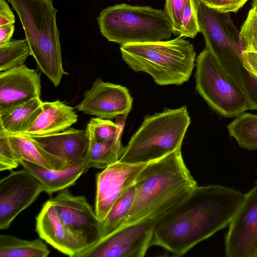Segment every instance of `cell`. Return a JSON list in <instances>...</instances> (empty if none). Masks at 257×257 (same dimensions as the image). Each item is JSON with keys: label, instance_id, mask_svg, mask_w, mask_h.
Listing matches in <instances>:
<instances>
[{"label": "cell", "instance_id": "obj_1", "mask_svg": "<svg viewBox=\"0 0 257 257\" xmlns=\"http://www.w3.org/2000/svg\"><path fill=\"white\" fill-rule=\"evenodd\" d=\"M244 195L219 185L197 186L182 202L158 219L152 246L182 256L229 225Z\"/></svg>", "mask_w": 257, "mask_h": 257}, {"label": "cell", "instance_id": "obj_2", "mask_svg": "<svg viewBox=\"0 0 257 257\" xmlns=\"http://www.w3.org/2000/svg\"><path fill=\"white\" fill-rule=\"evenodd\" d=\"M135 186L134 203L123 226L146 219L157 220L184 200L198 185L179 148L148 164Z\"/></svg>", "mask_w": 257, "mask_h": 257}, {"label": "cell", "instance_id": "obj_3", "mask_svg": "<svg viewBox=\"0 0 257 257\" xmlns=\"http://www.w3.org/2000/svg\"><path fill=\"white\" fill-rule=\"evenodd\" d=\"M16 12L38 69L57 87L63 75L60 32L52 0H8Z\"/></svg>", "mask_w": 257, "mask_h": 257}, {"label": "cell", "instance_id": "obj_4", "mask_svg": "<svg viewBox=\"0 0 257 257\" xmlns=\"http://www.w3.org/2000/svg\"><path fill=\"white\" fill-rule=\"evenodd\" d=\"M120 51L129 68L148 73L160 85H181L188 81L196 61L194 46L180 36L169 41L120 45Z\"/></svg>", "mask_w": 257, "mask_h": 257}, {"label": "cell", "instance_id": "obj_5", "mask_svg": "<svg viewBox=\"0 0 257 257\" xmlns=\"http://www.w3.org/2000/svg\"><path fill=\"white\" fill-rule=\"evenodd\" d=\"M190 122L186 106L167 108L145 117L123 148L118 161L128 164H147L165 157L181 148Z\"/></svg>", "mask_w": 257, "mask_h": 257}, {"label": "cell", "instance_id": "obj_6", "mask_svg": "<svg viewBox=\"0 0 257 257\" xmlns=\"http://www.w3.org/2000/svg\"><path fill=\"white\" fill-rule=\"evenodd\" d=\"M97 20L101 34L120 45L163 41L173 33L165 11L150 6L115 5L103 9Z\"/></svg>", "mask_w": 257, "mask_h": 257}, {"label": "cell", "instance_id": "obj_7", "mask_svg": "<svg viewBox=\"0 0 257 257\" xmlns=\"http://www.w3.org/2000/svg\"><path fill=\"white\" fill-rule=\"evenodd\" d=\"M196 89L208 104L225 117L236 116L248 109L244 91L228 75L208 49L196 60Z\"/></svg>", "mask_w": 257, "mask_h": 257}, {"label": "cell", "instance_id": "obj_8", "mask_svg": "<svg viewBox=\"0 0 257 257\" xmlns=\"http://www.w3.org/2000/svg\"><path fill=\"white\" fill-rule=\"evenodd\" d=\"M156 220L146 219L123 226L77 257H143L152 246Z\"/></svg>", "mask_w": 257, "mask_h": 257}, {"label": "cell", "instance_id": "obj_9", "mask_svg": "<svg viewBox=\"0 0 257 257\" xmlns=\"http://www.w3.org/2000/svg\"><path fill=\"white\" fill-rule=\"evenodd\" d=\"M50 200L61 221L76 237L83 250L101 239V222L84 196H74L66 188Z\"/></svg>", "mask_w": 257, "mask_h": 257}, {"label": "cell", "instance_id": "obj_10", "mask_svg": "<svg viewBox=\"0 0 257 257\" xmlns=\"http://www.w3.org/2000/svg\"><path fill=\"white\" fill-rule=\"evenodd\" d=\"M44 191L39 181L25 169L13 171L0 180V229L14 219Z\"/></svg>", "mask_w": 257, "mask_h": 257}, {"label": "cell", "instance_id": "obj_11", "mask_svg": "<svg viewBox=\"0 0 257 257\" xmlns=\"http://www.w3.org/2000/svg\"><path fill=\"white\" fill-rule=\"evenodd\" d=\"M225 246L228 257H257V184L244 195L229 224Z\"/></svg>", "mask_w": 257, "mask_h": 257}, {"label": "cell", "instance_id": "obj_12", "mask_svg": "<svg viewBox=\"0 0 257 257\" xmlns=\"http://www.w3.org/2000/svg\"><path fill=\"white\" fill-rule=\"evenodd\" d=\"M148 164H128L118 161L96 175L94 211L101 222L105 219L116 200L135 184Z\"/></svg>", "mask_w": 257, "mask_h": 257}, {"label": "cell", "instance_id": "obj_13", "mask_svg": "<svg viewBox=\"0 0 257 257\" xmlns=\"http://www.w3.org/2000/svg\"><path fill=\"white\" fill-rule=\"evenodd\" d=\"M133 101L125 87L97 78L91 88L84 92L83 98L76 108L87 115L109 119L120 114L127 115Z\"/></svg>", "mask_w": 257, "mask_h": 257}, {"label": "cell", "instance_id": "obj_14", "mask_svg": "<svg viewBox=\"0 0 257 257\" xmlns=\"http://www.w3.org/2000/svg\"><path fill=\"white\" fill-rule=\"evenodd\" d=\"M40 74L24 64L0 73V113L40 98Z\"/></svg>", "mask_w": 257, "mask_h": 257}, {"label": "cell", "instance_id": "obj_15", "mask_svg": "<svg viewBox=\"0 0 257 257\" xmlns=\"http://www.w3.org/2000/svg\"><path fill=\"white\" fill-rule=\"evenodd\" d=\"M28 136L47 153L70 166L84 159L89 146L86 130L69 128L49 135Z\"/></svg>", "mask_w": 257, "mask_h": 257}, {"label": "cell", "instance_id": "obj_16", "mask_svg": "<svg viewBox=\"0 0 257 257\" xmlns=\"http://www.w3.org/2000/svg\"><path fill=\"white\" fill-rule=\"evenodd\" d=\"M36 230L39 237L63 254L77 257L84 248L76 237L61 221L49 199L36 217Z\"/></svg>", "mask_w": 257, "mask_h": 257}, {"label": "cell", "instance_id": "obj_17", "mask_svg": "<svg viewBox=\"0 0 257 257\" xmlns=\"http://www.w3.org/2000/svg\"><path fill=\"white\" fill-rule=\"evenodd\" d=\"M78 120L74 108L59 100L43 101V110L24 134L43 136L57 133L70 127Z\"/></svg>", "mask_w": 257, "mask_h": 257}, {"label": "cell", "instance_id": "obj_18", "mask_svg": "<svg viewBox=\"0 0 257 257\" xmlns=\"http://www.w3.org/2000/svg\"><path fill=\"white\" fill-rule=\"evenodd\" d=\"M20 165L33 175L42 184L44 191L49 195L61 191L74 185L87 171L85 158L67 168L51 170L34 163L21 160Z\"/></svg>", "mask_w": 257, "mask_h": 257}, {"label": "cell", "instance_id": "obj_19", "mask_svg": "<svg viewBox=\"0 0 257 257\" xmlns=\"http://www.w3.org/2000/svg\"><path fill=\"white\" fill-rule=\"evenodd\" d=\"M127 115L120 114L115 117L117 132L115 137L111 140L97 142L86 130L89 139L85 157L87 170L91 168L103 169L118 161L124 148L121 145V139Z\"/></svg>", "mask_w": 257, "mask_h": 257}, {"label": "cell", "instance_id": "obj_20", "mask_svg": "<svg viewBox=\"0 0 257 257\" xmlns=\"http://www.w3.org/2000/svg\"><path fill=\"white\" fill-rule=\"evenodd\" d=\"M42 110L40 97L0 113V130L9 135L23 134L32 126Z\"/></svg>", "mask_w": 257, "mask_h": 257}, {"label": "cell", "instance_id": "obj_21", "mask_svg": "<svg viewBox=\"0 0 257 257\" xmlns=\"http://www.w3.org/2000/svg\"><path fill=\"white\" fill-rule=\"evenodd\" d=\"M12 147L20 162L28 161L44 168L51 170H60L71 166L47 153L26 134L9 135Z\"/></svg>", "mask_w": 257, "mask_h": 257}, {"label": "cell", "instance_id": "obj_22", "mask_svg": "<svg viewBox=\"0 0 257 257\" xmlns=\"http://www.w3.org/2000/svg\"><path fill=\"white\" fill-rule=\"evenodd\" d=\"M49 253L47 246L39 238L29 240L0 235L1 257H47Z\"/></svg>", "mask_w": 257, "mask_h": 257}, {"label": "cell", "instance_id": "obj_23", "mask_svg": "<svg viewBox=\"0 0 257 257\" xmlns=\"http://www.w3.org/2000/svg\"><path fill=\"white\" fill-rule=\"evenodd\" d=\"M136 192L135 184L115 202L105 219L101 222V238L124 225L133 204Z\"/></svg>", "mask_w": 257, "mask_h": 257}, {"label": "cell", "instance_id": "obj_24", "mask_svg": "<svg viewBox=\"0 0 257 257\" xmlns=\"http://www.w3.org/2000/svg\"><path fill=\"white\" fill-rule=\"evenodd\" d=\"M227 128L240 148L250 151L257 150V115L242 112Z\"/></svg>", "mask_w": 257, "mask_h": 257}, {"label": "cell", "instance_id": "obj_25", "mask_svg": "<svg viewBox=\"0 0 257 257\" xmlns=\"http://www.w3.org/2000/svg\"><path fill=\"white\" fill-rule=\"evenodd\" d=\"M29 55L30 50L26 38L12 40L0 46L1 72L24 64Z\"/></svg>", "mask_w": 257, "mask_h": 257}, {"label": "cell", "instance_id": "obj_26", "mask_svg": "<svg viewBox=\"0 0 257 257\" xmlns=\"http://www.w3.org/2000/svg\"><path fill=\"white\" fill-rule=\"evenodd\" d=\"M242 51L257 53V8L252 5L239 31Z\"/></svg>", "mask_w": 257, "mask_h": 257}, {"label": "cell", "instance_id": "obj_27", "mask_svg": "<svg viewBox=\"0 0 257 257\" xmlns=\"http://www.w3.org/2000/svg\"><path fill=\"white\" fill-rule=\"evenodd\" d=\"M86 130L97 142H103L113 139L116 135L117 125L109 119L98 117L91 118Z\"/></svg>", "mask_w": 257, "mask_h": 257}, {"label": "cell", "instance_id": "obj_28", "mask_svg": "<svg viewBox=\"0 0 257 257\" xmlns=\"http://www.w3.org/2000/svg\"><path fill=\"white\" fill-rule=\"evenodd\" d=\"M201 30L198 19L196 0H187L179 36L193 38Z\"/></svg>", "mask_w": 257, "mask_h": 257}, {"label": "cell", "instance_id": "obj_29", "mask_svg": "<svg viewBox=\"0 0 257 257\" xmlns=\"http://www.w3.org/2000/svg\"><path fill=\"white\" fill-rule=\"evenodd\" d=\"M20 165L9 140L8 134L0 130V171L12 170Z\"/></svg>", "mask_w": 257, "mask_h": 257}, {"label": "cell", "instance_id": "obj_30", "mask_svg": "<svg viewBox=\"0 0 257 257\" xmlns=\"http://www.w3.org/2000/svg\"><path fill=\"white\" fill-rule=\"evenodd\" d=\"M187 0H165L164 11L169 17L173 28V33L179 36L182 15Z\"/></svg>", "mask_w": 257, "mask_h": 257}, {"label": "cell", "instance_id": "obj_31", "mask_svg": "<svg viewBox=\"0 0 257 257\" xmlns=\"http://www.w3.org/2000/svg\"><path fill=\"white\" fill-rule=\"evenodd\" d=\"M248 0H210L205 4L221 13H236Z\"/></svg>", "mask_w": 257, "mask_h": 257}, {"label": "cell", "instance_id": "obj_32", "mask_svg": "<svg viewBox=\"0 0 257 257\" xmlns=\"http://www.w3.org/2000/svg\"><path fill=\"white\" fill-rule=\"evenodd\" d=\"M241 56L244 67L257 78V53L242 51Z\"/></svg>", "mask_w": 257, "mask_h": 257}, {"label": "cell", "instance_id": "obj_33", "mask_svg": "<svg viewBox=\"0 0 257 257\" xmlns=\"http://www.w3.org/2000/svg\"><path fill=\"white\" fill-rule=\"evenodd\" d=\"M15 17L6 0H0V27L15 24Z\"/></svg>", "mask_w": 257, "mask_h": 257}, {"label": "cell", "instance_id": "obj_34", "mask_svg": "<svg viewBox=\"0 0 257 257\" xmlns=\"http://www.w3.org/2000/svg\"><path fill=\"white\" fill-rule=\"evenodd\" d=\"M15 31V25L11 24L0 27V46L8 43Z\"/></svg>", "mask_w": 257, "mask_h": 257}, {"label": "cell", "instance_id": "obj_35", "mask_svg": "<svg viewBox=\"0 0 257 257\" xmlns=\"http://www.w3.org/2000/svg\"><path fill=\"white\" fill-rule=\"evenodd\" d=\"M252 5L254 6L257 8V0H253Z\"/></svg>", "mask_w": 257, "mask_h": 257}, {"label": "cell", "instance_id": "obj_36", "mask_svg": "<svg viewBox=\"0 0 257 257\" xmlns=\"http://www.w3.org/2000/svg\"><path fill=\"white\" fill-rule=\"evenodd\" d=\"M200 1H202L203 2H204V3H207V2H208V1H209L210 0H200Z\"/></svg>", "mask_w": 257, "mask_h": 257}]
</instances>
